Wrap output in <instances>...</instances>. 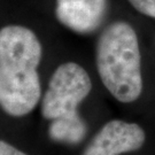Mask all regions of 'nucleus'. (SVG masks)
Wrapping results in <instances>:
<instances>
[{
  "label": "nucleus",
  "instance_id": "f257e3e1",
  "mask_svg": "<svg viewBox=\"0 0 155 155\" xmlns=\"http://www.w3.org/2000/svg\"><path fill=\"white\" fill-rule=\"evenodd\" d=\"M41 54V44L30 29H0V107L9 116H24L38 105L41 87L37 68Z\"/></svg>",
  "mask_w": 155,
  "mask_h": 155
},
{
  "label": "nucleus",
  "instance_id": "f03ea898",
  "mask_svg": "<svg viewBox=\"0 0 155 155\" xmlns=\"http://www.w3.org/2000/svg\"><path fill=\"white\" fill-rule=\"evenodd\" d=\"M97 68L105 87L121 102H133L143 91L137 33L127 22L109 24L97 44Z\"/></svg>",
  "mask_w": 155,
  "mask_h": 155
},
{
  "label": "nucleus",
  "instance_id": "7ed1b4c3",
  "mask_svg": "<svg viewBox=\"0 0 155 155\" xmlns=\"http://www.w3.org/2000/svg\"><path fill=\"white\" fill-rule=\"evenodd\" d=\"M91 89V78L83 67L75 62L59 66L41 100V115L48 121L78 117V106Z\"/></svg>",
  "mask_w": 155,
  "mask_h": 155
},
{
  "label": "nucleus",
  "instance_id": "20e7f679",
  "mask_svg": "<svg viewBox=\"0 0 155 155\" xmlns=\"http://www.w3.org/2000/svg\"><path fill=\"white\" fill-rule=\"evenodd\" d=\"M145 139V131L138 124L113 120L94 136L83 155H120L133 152L144 145Z\"/></svg>",
  "mask_w": 155,
  "mask_h": 155
},
{
  "label": "nucleus",
  "instance_id": "39448f33",
  "mask_svg": "<svg viewBox=\"0 0 155 155\" xmlns=\"http://www.w3.org/2000/svg\"><path fill=\"white\" fill-rule=\"evenodd\" d=\"M108 0H56L59 22L82 35L94 32L105 21Z\"/></svg>",
  "mask_w": 155,
  "mask_h": 155
},
{
  "label": "nucleus",
  "instance_id": "423d86ee",
  "mask_svg": "<svg viewBox=\"0 0 155 155\" xmlns=\"http://www.w3.org/2000/svg\"><path fill=\"white\" fill-rule=\"evenodd\" d=\"M87 132L86 124L78 116L75 118H61L51 121L48 134L52 140L64 144H78Z\"/></svg>",
  "mask_w": 155,
  "mask_h": 155
},
{
  "label": "nucleus",
  "instance_id": "0eeeda50",
  "mask_svg": "<svg viewBox=\"0 0 155 155\" xmlns=\"http://www.w3.org/2000/svg\"><path fill=\"white\" fill-rule=\"evenodd\" d=\"M127 1L139 13L155 18V0H127Z\"/></svg>",
  "mask_w": 155,
  "mask_h": 155
},
{
  "label": "nucleus",
  "instance_id": "6e6552de",
  "mask_svg": "<svg viewBox=\"0 0 155 155\" xmlns=\"http://www.w3.org/2000/svg\"><path fill=\"white\" fill-rule=\"evenodd\" d=\"M0 155H28L22 150L16 148L15 146L0 140Z\"/></svg>",
  "mask_w": 155,
  "mask_h": 155
}]
</instances>
